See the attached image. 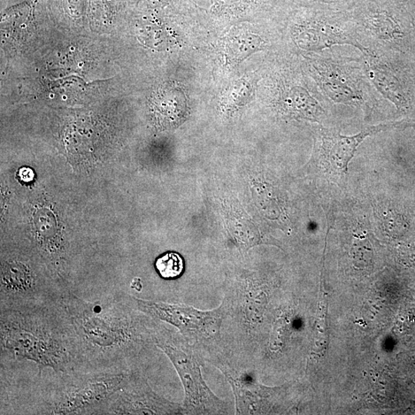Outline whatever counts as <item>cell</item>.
<instances>
[{
    "label": "cell",
    "instance_id": "6da1fadb",
    "mask_svg": "<svg viewBox=\"0 0 415 415\" xmlns=\"http://www.w3.org/2000/svg\"><path fill=\"white\" fill-rule=\"evenodd\" d=\"M60 303L72 330L78 369L140 370L142 357L156 346L157 320L138 310L128 294L91 302L68 291Z\"/></svg>",
    "mask_w": 415,
    "mask_h": 415
},
{
    "label": "cell",
    "instance_id": "7a4b0ae2",
    "mask_svg": "<svg viewBox=\"0 0 415 415\" xmlns=\"http://www.w3.org/2000/svg\"><path fill=\"white\" fill-rule=\"evenodd\" d=\"M1 361H28L43 371L78 369L71 326L60 301L34 307L0 310Z\"/></svg>",
    "mask_w": 415,
    "mask_h": 415
},
{
    "label": "cell",
    "instance_id": "3957f363",
    "mask_svg": "<svg viewBox=\"0 0 415 415\" xmlns=\"http://www.w3.org/2000/svg\"><path fill=\"white\" fill-rule=\"evenodd\" d=\"M140 371V370H136ZM136 371H87L75 369L54 372L48 382L38 386L30 414L51 415L92 414Z\"/></svg>",
    "mask_w": 415,
    "mask_h": 415
},
{
    "label": "cell",
    "instance_id": "277c9868",
    "mask_svg": "<svg viewBox=\"0 0 415 415\" xmlns=\"http://www.w3.org/2000/svg\"><path fill=\"white\" fill-rule=\"evenodd\" d=\"M155 345L171 361L184 391V414H225L228 406L215 395L205 383L202 369L203 353L188 342L180 333L157 321L154 335Z\"/></svg>",
    "mask_w": 415,
    "mask_h": 415
},
{
    "label": "cell",
    "instance_id": "5b68a950",
    "mask_svg": "<svg viewBox=\"0 0 415 415\" xmlns=\"http://www.w3.org/2000/svg\"><path fill=\"white\" fill-rule=\"evenodd\" d=\"M129 297L138 310L178 329L184 340L203 353L205 359L224 354L221 335L222 321L227 314L224 303L217 310L202 311L184 304Z\"/></svg>",
    "mask_w": 415,
    "mask_h": 415
},
{
    "label": "cell",
    "instance_id": "8992f818",
    "mask_svg": "<svg viewBox=\"0 0 415 415\" xmlns=\"http://www.w3.org/2000/svg\"><path fill=\"white\" fill-rule=\"evenodd\" d=\"M65 292L43 279L29 261L15 256L3 260L0 310L55 304Z\"/></svg>",
    "mask_w": 415,
    "mask_h": 415
},
{
    "label": "cell",
    "instance_id": "52a82bcc",
    "mask_svg": "<svg viewBox=\"0 0 415 415\" xmlns=\"http://www.w3.org/2000/svg\"><path fill=\"white\" fill-rule=\"evenodd\" d=\"M92 414H184V412L182 406L154 391L143 372L136 371Z\"/></svg>",
    "mask_w": 415,
    "mask_h": 415
},
{
    "label": "cell",
    "instance_id": "ba28073f",
    "mask_svg": "<svg viewBox=\"0 0 415 415\" xmlns=\"http://www.w3.org/2000/svg\"><path fill=\"white\" fill-rule=\"evenodd\" d=\"M381 126L369 128L352 136H342L332 131L322 130L321 135L320 161L326 171L334 175L344 176L348 172L350 160L358 146L365 138L379 132Z\"/></svg>",
    "mask_w": 415,
    "mask_h": 415
},
{
    "label": "cell",
    "instance_id": "9c48e42d",
    "mask_svg": "<svg viewBox=\"0 0 415 415\" xmlns=\"http://www.w3.org/2000/svg\"><path fill=\"white\" fill-rule=\"evenodd\" d=\"M152 107L160 122L171 125L182 119L187 112V101L182 90L166 86L159 89L153 96Z\"/></svg>",
    "mask_w": 415,
    "mask_h": 415
},
{
    "label": "cell",
    "instance_id": "30bf717a",
    "mask_svg": "<svg viewBox=\"0 0 415 415\" xmlns=\"http://www.w3.org/2000/svg\"><path fill=\"white\" fill-rule=\"evenodd\" d=\"M302 41L306 45V49L322 50L330 48L336 44L350 43L357 45L351 42V38L346 36L341 31L327 25H318L307 29L303 34Z\"/></svg>",
    "mask_w": 415,
    "mask_h": 415
},
{
    "label": "cell",
    "instance_id": "8fae6325",
    "mask_svg": "<svg viewBox=\"0 0 415 415\" xmlns=\"http://www.w3.org/2000/svg\"><path fill=\"white\" fill-rule=\"evenodd\" d=\"M286 103L292 112L303 118L319 121L324 111L319 103L305 89H292L287 95Z\"/></svg>",
    "mask_w": 415,
    "mask_h": 415
},
{
    "label": "cell",
    "instance_id": "7c38bea8",
    "mask_svg": "<svg viewBox=\"0 0 415 415\" xmlns=\"http://www.w3.org/2000/svg\"><path fill=\"white\" fill-rule=\"evenodd\" d=\"M260 43L261 40L256 36H238L231 41L228 45L229 57L236 63H240L251 53L259 50Z\"/></svg>",
    "mask_w": 415,
    "mask_h": 415
},
{
    "label": "cell",
    "instance_id": "4fadbf2b",
    "mask_svg": "<svg viewBox=\"0 0 415 415\" xmlns=\"http://www.w3.org/2000/svg\"><path fill=\"white\" fill-rule=\"evenodd\" d=\"M184 267L183 259L176 252H168L156 261L157 271L166 279L178 278L182 274Z\"/></svg>",
    "mask_w": 415,
    "mask_h": 415
},
{
    "label": "cell",
    "instance_id": "5bb4252c",
    "mask_svg": "<svg viewBox=\"0 0 415 415\" xmlns=\"http://www.w3.org/2000/svg\"><path fill=\"white\" fill-rule=\"evenodd\" d=\"M326 94L338 103H355L357 97L346 82L340 80H326L322 83Z\"/></svg>",
    "mask_w": 415,
    "mask_h": 415
},
{
    "label": "cell",
    "instance_id": "9a60e30c",
    "mask_svg": "<svg viewBox=\"0 0 415 415\" xmlns=\"http://www.w3.org/2000/svg\"><path fill=\"white\" fill-rule=\"evenodd\" d=\"M371 78L376 84V86L396 104L401 105V94L398 92L397 85L394 82L393 78L387 73L374 68L371 71Z\"/></svg>",
    "mask_w": 415,
    "mask_h": 415
},
{
    "label": "cell",
    "instance_id": "2e32d148",
    "mask_svg": "<svg viewBox=\"0 0 415 415\" xmlns=\"http://www.w3.org/2000/svg\"><path fill=\"white\" fill-rule=\"evenodd\" d=\"M20 175L23 181L29 182L34 179V173L31 169L24 168L21 169Z\"/></svg>",
    "mask_w": 415,
    "mask_h": 415
},
{
    "label": "cell",
    "instance_id": "e0dca14e",
    "mask_svg": "<svg viewBox=\"0 0 415 415\" xmlns=\"http://www.w3.org/2000/svg\"><path fill=\"white\" fill-rule=\"evenodd\" d=\"M131 287L133 289L136 290L137 291H141L143 289L142 283L140 279L136 278L133 279L132 284H131Z\"/></svg>",
    "mask_w": 415,
    "mask_h": 415
}]
</instances>
